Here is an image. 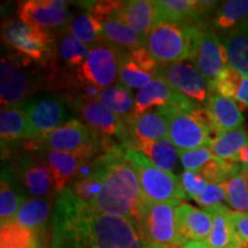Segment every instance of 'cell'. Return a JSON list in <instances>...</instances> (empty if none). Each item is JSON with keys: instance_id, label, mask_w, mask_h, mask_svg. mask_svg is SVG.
I'll return each instance as SVG.
<instances>
[{"instance_id": "cell-1", "label": "cell", "mask_w": 248, "mask_h": 248, "mask_svg": "<svg viewBox=\"0 0 248 248\" xmlns=\"http://www.w3.org/2000/svg\"><path fill=\"white\" fill-rule=\"evenodd\" d=\"M51 248H144L137 222L95 212L71 187L55 198Z\"/></svg>"}, {"instance_id": "cell-2", "label": "cell", "mask_w": 248, "mask_h": 248, "mask_svg": "<svg viewBox=\"0 0 248 248\" xmlns=\"http://www.w3.org/2000/svg\"><path fill=\"white\" fill-rule=\"evenodd\" d=\"M124 152L122 145H114L99 156L104 184L99 197L90 206L95 212L136 221V210L142 195L137 176L125 160Z\"/></svg>"}, {"instance_id": "cell-3", "label": "cell", "mask_w": 248, "mask_h": 248, "mask_svg": "<svg viewBox=\"0 0 248 248\" xmlns=\"http://www.w3.org/2000/svg\"><path fill=\"white\" fill-rule=\"evenodd\" d=\"M27 152L53 151L98 157L114 146L105 137L78 120L71 119L53 131L21 142Z\"/></svg>"}, {"instance_id": "cell-4", "label": "cell", "mask_w": 248, "mask_h": 248, "mask_svg": "<svg viewBox=\"0 0 248 248\" xmlns=\"http://www.w3.org/2000/svg\"><path fill=\"white\" fill-rule=\"evenodd\" d=\"M201 26L156 23L146 37L145 47L161 66L192 60Z\"/></svg>"}, {"instance_id": "cell-5", "label": "cell", "mask_w": 248, "mask_h": 248, "mask_svg": "<svg viewBox=\"0 0 248 248\" xmlns=\"http://www.w3.org/2000/svg\"><path fill=\"white\" fill-rule=\"evenodd\" d=\"M155 110L166 119L168 138L178 151L209 148L217 137L203 106L192 111H184L171 106L160 107Z\"/></svg>"}, {"instance_id": "cell-6", "label": "cell", "mask_w": 248, "mask_h": 248, "mask_svg": "<svg viewBox=\"0 0 248 248\" xmlns=\"http://www.w3.org/2000/svg\"><path fill=\"white\" fill-rule=\"evenodd\" d=\"M33 62L26 55L7 54L0 64V100L1 106H20L31 99L43 86L45 79L33 68Z\"/></svg>"}, {"instance_id": "cell-7", "label": "cell", "mask_w": 248, "mask_h": 248, "mask_svg": "<svg viewBox=\"0 0 248 248\" xmlns=\"http://www.w3.org/2000/svg\"><path fill=\"white\" fill-rule=\"evenodd\" d=\"M181 201L156 202L142 199L136 210V222L144 244L183 248L179 238L176 210Z\"/></svg>"}, {"instance_id": "cell-8", "label": "cell", "mask_w": 248, "mask_h": 248, "mask_svg": "<svg viewBox=\"0 0 248 248\" xmlns=\"http://www.w3.org/2000/svg\"><path fill=\"white\" fill-rule=\"evenodd\" d=\"M124 156L137 176L142 199L156 202L187 199L177 175L159 169L135 148H125Z\"/></svg>"}, {"instance_id": "cell-9", "label": "cell", "mask_w": 248, "mask_h": 248, "mask_svg": "<svg viewBox=\"0 0 248 248\" xmlns=\"http://www.w3.org/2000/svg\"><path fill=\"white\" fill-rule=\"evenodd\" d=\"M2 40L33 62L43 67L54 64L55 44L52 33L39 28L28 26L22 21H7L2 24Z\"/></svg>"}, {"instance_id": "cell-10", "label": "cell", "mask_w": 248, "mask_h": 248, "mask_svg": "<svg viewBox=\"0 0 248 248\" xmlns=\"http://www.w3.org/2000/svg\"><path fill=\"white\" fill-rule=\"evenodd\" d=\"M123 52L124 49L106 40L95 43L90 46L89 57L76 70L77 75L101 90L109 88L119 78Z\"/></svg>"}, {"instance_id": "cell-11", "label": "cell", "mask_w": 248, "mask_h": 248, "mask_svg": "<svg viewBox=\"0 0 248 248\" xmlns=\"http://www.w3.org/2000/svg\"><path fill=\"white\" fill-rule=\"evenodd\" d=\"M155 77L163 79L172 90L190 98L197 104H202V106L206 105L214 93L210 83L201 75L191 60L167 66L160 64Z\"/></svg>"}, {"instance_id": "cell-12", "label": "cell", "mask_w": 248, "mask_h": 248, "mask_svg": "<svg viewBox=\"0 0 248 248\" xmlns=\"http://www.w3.org/2000/svg\"><path fill=\"white\" fill-rule=\"evenodd\" d=\"M12 171L28 194L36 198H53L59 188L52 170L30 152L17 155Z\"/></svg>"}, {"instance_id": "cell-13", "label": "cell", "mask_w": 248, "mask_h": 248, "mask_svg": "<svg viewBox=\"0 0 248 248\" xmlns=\"http://www.w3.org/2000/svg\"><path fill=\"white\" fill-rule=\"evenodd\" d=\"M67 99L61 94L33 97L20 105L29 117L36 137L60 128L67 123Z\"/></svg>"}, {"instance_id": "cell-14", "label": "cell", "mask_w": 248, "mask_h": 248, "mask_svg": "<svg viewBox=\"0 0 248 248\" xmlns=\"http://www.w3.org/2000/svg\"><path fill=\"white\" fill-rule=\"evenodd\" d=\"M74 113L90 128L105 137L115 136L122 142V146H128L129 130L122 120L110 111L99 100H71L68 102Z\"/></svg>"}, {"instance_id": "cell-15", "label": "cell", "mask_w": 248, "mask_h": 248, "mask_svg": "<svg viewBox=\"0 0 248 248\" xmlns=\"http://www.w3.org/2000/svg\"><path fill=\"white\" fill-rule=\"evenodd\" d=\"M171 106L184 111H192L200 107L199 104L191 100L181 93L172 90L163 79L155 77L150 84L136 93L135 116L138 117L153 108Z\"/></svg>"}, {"instance_id": "cell-16", "label": "cell", "mask_w": 248, "mask_h": 248, "mask_svg": "<svg viewBox=\"0 0 248 248\" xmlns=\"http://www.w3.org/2000/svg\"><path fill=\"white\" fill-rule=\"evenodd\" d=\"M192 62L200 71L201 75L213 83L221 73L229 67L225 46L215 33L203 29L195 45Z\"/></svg>"}, {"instance_id": "cell-17", "label": "cell", "mask_w": 248, "mask_h": 248, "mask_svg": "<svg viewBox=\"0 0 248 248\" xmlns=\"http://www.w3.org/2000/svg\"><path fill=\"white\" fill-rule=\"evenodd\" d=\"M176 218L183 246L190 241L207 243L213 226L212 216L207 210H200L191 204L181 202L176 210Z\"/></svg>"}, {"instance_id": "cell-18", "label": "cell", "mask_w": 248, "mask_h": 248, "mask_svg": "<svg viewBox=\"0 0 248 248\" xmlns=\"http://www.w3.org/2000/svg\"><path fill=\"white\" fill-rule=\"evenodd\" d=\"M209 122L217 136L243 128L244 115L240 105L233 99L213 93L203 106Z\"/></svg>"}, {"instance_id": "cell-19", "label": "cell", "mask_w": 248, "mask_h": 248, "mask_svg": "<svg viewBox=\"0 0 248 248\" xmlns=\"http://www.w3.org/2000/svg\"><path fill=\"white\" fill-rule=\"evenodd\" d=\"M17 15L23 23L45 31L64 27L70 18L67 11L51 7L48 0H29L21 2L17 7Z\"/></svg>"}, {"instance_id": "cell-20", "label": "cell", "mask_w": 248, "mask_h": 248, "mask_svg": "<svg viewBox=\"0 0 248 248\" xmlns=\"http://www.w3.org/2000/svg\"><path fill=\"white\" fill-rule=\"evenodd\" d=\"M30 153L38 157L52 170L57 179L59 191L63 190L68 182L75 179L83 164L88 161L97 159L86 154L62 153V152L53 151H36L30 152Z\"/></svg>"}, {"instance_id": "cell-21", "label": "cell", "mask_w": 248, "mask_h": 248, "mask_svg": "<svg viewBox=\"0 0 248 248\" xmlns=\"http://www.w3.org/2000/svg\"><path fill=\"white\" fill-rule=\"evenodd\" d=\"M0 137L2 152L11 145L36 138L26 110L21 106H7L1 108L0 113Z\"/></svg>"}, {"instance_id": "cell-22", "label": "cell", "mask_w": 248, "mask_h": 248, "mask_svg": "<svg viewBox=\"0 0 248 248\" xmlns=\"http://www.w3.org/2000/svg\"><path fill=\"white\" fill-rule=\"evenodd\" d=\"M115 15L139 35L147 37L155 24V2L151 0L122 1Z\"/></svg>"}, {"instance_id": "cell-23", "label": "cell", "mask_w": 248, "mask_h": 248, "mask_svg": "<svg viewBox=\"0 0 248 248\" xmlns=\"http://www.w3.org/2000/svg\"><path fill=\"white\" fill-rule=\"evenodd\" d=\"M164 138H168V124L166 119L154 109L136 117L130 124L126 148H135L141 141H155Z\"/></svg>"}, {"instance_id": "cell-24", "label": "cell", "mask_w": 248, "mask_h": 248, "mask_svg": "<svg viewBox=\"0 0 248 248\" xmlns=\"http://www.w3.org/2000/svg\"><path fill=\"white\" fill-rule=\"evenodd\" d=\"M27 192L18 183L12 169L5 167L1 170L0 188V218L1 223L13 221L21 206L27 201Z\"/></svg>"}, {"instance_id": "cell-25", "label": "cell", "mask_w": 248, "mask_h": 248, "mask_svg": "<svg viewBox=\"0 0 248 248\" xmlns=\"http://www.w3.org/2000/svg\"><path fill=\"white\" fill-rule=\"evenodd\" d=\"M248 23V0H228L217 6L210 15V26L214 29L230 32Z\"/></svg>"}, {"instance_id": "cell-26", "label": "cell", "mask_w": 248, "mask_h": 248, "mask_svg": "<svg viewBox=\"0 0 248 248\" xmlns=\"http://www.w3.org/2000/svg\"><path fill=\"white\" fill-rule=\"evenodd\" d=\"M98 100L110 111H113L122 120L124 125L129 129L130 124L135 121V98L128 88L120 84H114L109 88L102 89Z\"/></svg>"}, {"instance_id": "cell-27", "label": "cell", "mask_w": 248, "mask_h": 248, "mask_svg": "<svg viewBox=\"0 0 248 248\" xmlns=\"http://www.w3.org/2000/svg\"><path fill=\"white\" fill-rule=\"evenodd\" d=\"M52 208L53 198H31L21 206L13 221L29 230L40 232L51 216Z\"/></svg>"}, {"instance_id": "cell-28", "label": "cell", "mask_w": 248, "mask_h": 248, "mask_svg": "<svg viewBox=\"0 0 248 248\" xmlns=\"http://www.w3.org/2000/svg\"><path fill=\"white\" fill-rule=\"evenodd\" d=\"M102 38L124 51L142 47L146 44V37L139 35L135 30L123 23L116 15H111L101 23Z\"/></svg>"}, {"instance_id": "cell-29", "label": "cell", "mask_w": 248, "mask_h": 248, "mask_svg": "<svg viewBox=\"0 0 248 248\" xmlns=\"http://www.w3.org/2000/svg\"><path fill=\"white\" fill-rule=\"evenodd\" d=\"M135 150L144 154L154 166L163 171L173 172L178 168L179 151L169 138L155 141H141L136 145Z\"/></svg>"}, {"instance_id": "cell-30", "label": "cell", "mask_w": 248, "mask_h": 248, "mask_svg": "<svg viewBox=\"0 0 248 248\" xmlns=\"http://www.w3.org/2000/svg\"><path fill=\"white\" fill-rule=\"evenodd\" d=\"M223 44L229 67L248 77V23L226 33Z\"/></svg>"}, {"instance_id": "cell-31", "label": "cell", "mask_w": 248, "mask_h": 248, "mask_svg": "<svg viewBox=\"0 0 248 248\" xmlns=\"http://www.w3.org/2000/svg\"><path fill=\"white\" fill-rule=\"evenodd\" d=\"M210 85L214 93L233 99L240 106L248 107V77L226 67Z\"/></svg>"}, {"instance_id": "cell-32", "label": "cell", "mask_w": 248, "mask_h": 248, "mask_svg": "<svg viewBox=\"0 0 248 248\" xmlns=\"http://www.w3.org/2000/svg\"><path fill=\"white\" fill-rule=\"evenodd\" d=\"M247 145L248 133L244 128H239L217 136L209 150L218 159L239 164V155Z\"/></svg>"}, {"instance_id": "cell-33", "label": "cell", "mask_w": 248, "mask_h": 248, "mask_svg": "<svg viewBox=\"0 0 248 248\" xmlns=\"http://www.w3.org/2000/svg\"><path fill=\"white\" fill-rule=\"evenodd\" d=\"M212 216L213 226L206 245L209 248H225L233 239L232 210L224 204L204 208Z\"/></svg>"}, {"instance_id": "cell-34", "label": "cell", "mask_w": 248, "mask_h": 248, "mask_svg": "<svg viewBox=\"0 0 248 248\" xmlns=\"http://www.w3.org/2000/svg\"><path fill=\"white\" fill-rule=\"evenodd\" d=\"M0 248H44L42 231L29 230L14 221L1 223Z\"/></svg>"}, {"instance_id": "cell-35", "label": "cell", "mask_w": 248, "mask_h": 248, "mask_svg": "<svg viewBox=\"0 0 248 248\" xmlns=\"http://www.w3.org/2000/svg\"><path fill=\"white\" fill-rule=\"evenodd\" d=\"M67 28L71 35L89 47L104 40L101 23L88 11L70 17Z\"/></svg>"}, {"instance_id": "cell-36", "label": "cell", "mask_w": 248, "mask_h": 248, "mask_svg": "<svg viewBox=\"0 0 248 248\" xmlns=\"http://www.w3.org/2000/svg\"><path fill=\"white\" fill-rule=\"evenodd\" d=\"M90 47L79 42L68 31L61 35L59 40L58 54L60 60L66 64L67 69L78 70L89 57Z\"/></svg>"}, {"instance_id": "cell-37", "label": "cell", "mask_w": 248, "mask_h": 248, "mask_svg": "<svg viewBox=\"0 0 248 248\" xmlns=\"http://www.w3.org/2000/svg\"><path fill=\"white\" fill-rule=\"evenodd\" d=\"M155 78L150 74L139 67L135 61L132 60L131 57L129 55L128 51H124L121 58L120 64V74L119 79L121 84L128 88L129 90L135 89H142L147 84H150Z\"/></svg>"}, {"instance_id": "cell-38", "label": "cell", "mask_w": 248, "mask_h": 248, "mask_svg": "<svg viewBox=\"0 0 248 248\" xmlns=\"http://www.w3.org/2000/svg\"><path fill=\"white\" fill-rule=\"evenodd\" d=\"M101 156V155H100ZM102 184H104V178H102V171L100 163H99V157L97 159V171L93 175L86 178L74 179L73 185L70 186L74 194L83 202L91 204L100 194L102 190Z\"/></svg>"}, {"instance_id": "cell-39", "label": "cell", "mask_w": 248, "mask_h": 248, "mask_svg": "<svg viewBox=\"0 0 248 248\" xmlns=\"http://www.w3.org/2000/svg\"><path fill=\"white\" fill-rule=\"evenodd\" d=\"M226 202L235 212H248V184L243 173L226 181Z\"/></svg>"}, {"instance_id": "cell-40", "label": "cell", "mask_w": 248, "mask_h": 248, "mask_svg": "<svg viewBox=\"0 0 248 248\" xmlns=\"http://www.w3.org/2000/svg\"><path fill=\"white\" fill-rule=\"evenodd\" d=\"M209 148H197L190 151H179V160L183 168L187 171H199L207 163L215 159Z\"/></svg>"}, {"instance_id": "cell-41", "label": "cell", "mask_w": 248, "mask_h": 248, "mask_svg": "<svg viewBox=\"0 0 248 248\" xmlns=\"http://www.w3.org/2000/svg\"><path fill=\"white\" fill-rule=\"evenodd\" d=\"M179 181H181L183 191H184L186 198L194 200L199 197L201 192L204 190V187L209 184L199 172L187 171V170H185L179 175Z\"/></svg>"}, {"instance_id": "cell-42", "label": "cell", "mask_w": 248, "mask_h": 248, "mask_svg": "<svg viewBox=\"0 0 248 248\" xmlns=\"http://www.w3.org/2000/svg\"><path fill=\"white\" fill-rule=\"evenodd\" d=\"M224 200H226V190L224 183H222V184H213V183H209L204 187V190L201 192L199 197L195 199V201L200 206H202L203 208L218 206V204H222Z\"/></svg>"}, {"instance_id": "cell-43", "label": "cell", "mask_w": 248, "mask_h": 248, "mask_svg": "<svg viewBox=\"0 0 248 248\" xmlns=\"http://www.w3.org/2000/svg\"><path fill=\"white\" fill-rule=\"evenodd\" d=\"M128 52L132 60L135 61L139 67H141L147 74H150V75L153 77L156 76L157 69H159L160 64L154 60V58L152 57L151 53L147 51V48L145 47V46Z\"/></svg>"}, {"instance_id": "cell-44", "label": "cell", "mask_w": 248, "mask_h": 248, "mask_svg": "<svg viewBox=\"0 0 248 248\" xmlns=\"http://www.w3.org/2000/svg\"><path fill=\"white\" fill-rule=\"evenodd\" d=\"M232 228L238 245H248V212H232Z\"/></svg>"}, {"instance_id": "cell-45", "label": "cell", "mask_w": 248, "mask_h": 248, "mask_svg": "<svg viewBox=\"0 0 248 248\" xmlns=\"http://www.w3.org/2000/svg\"><path fill=\"white\" fill-rule=\"evenodd\" d=\"M239 166L241 168V173L248 172V145L241 151L239 155Z\"/></svg>"}, {"instance_id": "cell-46", "label": "cell", "mask_w": 248, "mask_h": 248, "mask_svg": "<svg viewBox=\"0 0 248 248\" xmlns=\"http://www.w3.org/2000/svg\"><path fill=\"white\" fill-rule=\"evenodd\" d=\"M183 248H208L206 243H201V241H190L183 246Z\"/></svg>"}, {"instance_id": "cell-47", "label": "cell", "mask_w": 248, "mask_h": 248, "mask_svg": "<svg viewBox=\"0 0 248 248\" xmlns=\"http://www.w3.org/2000/svg\"><path fill=\"white\" fill-rule=\"evenodd\" d=\"M144 248H168L162 245H156V244H144Z\"/></svg>"}, {"instance_id": "cell-48", "label": "cell", "mask_w": 248, "mask_h": 248, "mask_svg": "<svg viewBox=\"0 0 248 248\" xmlns=\"http://www.w3.org/2000/svg\"><path fill=\"white\" fill-rule=\"evenodd\" d=\"M225 248H239V245H238V241L235 240V238L233 237V239L231 240V243L229 244Z\"/></svg>"}, {"instance_id": "cell-49", "label": "cell", "mask_w": 248, "mask_h": 248, "mask_svg": "<svg viewBox=\"0 0 248 248\" xmlns=\"http://www.w3.org/2000/svg\"><path fill=\"white\" fill-rule=\"evenodd\" d=\"M243 175H244V177H245V179H246V182L248 184V172H243Z\"/></svg>"}, {"instance_id": "cell-50", "label": "cell", "mask_w": 248, "mask_h": 248, "mask_svg": "<svg viewBox=\"0 0 248 248\" xmlns=\"http://www.w3.org/2000/svg\"><path fill=\"white\" fill-rule=\"evenodd\" d=\"M208 248H209V247H208Z\"/></svg>"}]
</instances>
